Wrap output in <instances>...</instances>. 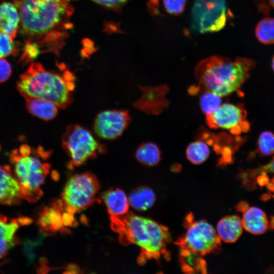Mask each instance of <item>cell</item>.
I'll use <instances>...</instances> for the list:
<instances>
[{
    "instance_id": "6da1fadb",
    "label": "cell",
    "mask_w": 274,
    "mask_h": 274,
    "mask_svg": "<svg viewBox=\"0 0 274 274\" xmlns=\"http://www.w3.org/2000/svg\"><path fill=\"white\" fill-rule=\"evenodd\" d=\"M111 220L112 227L119 234L122 243L132 244L140 247V264L162 257L169 258L167 247L171 237L165 226L131 213L120 217H111Z\"/></svg>"
},
{
    "instance_id": "7a4b0ae2",
    "label": "cell",
    "mask_w": 274,
    "mask_h": 274,
    "mask_svg": "<svg viewBox=\"0 0 274 274\" xmlns=\"http://www.w3.org/2000/svg\"><path fill=\"white\" fill-rule=\"evenodd\" d=\"M255 62L245 57L232 60L213 55L201 60L195 68V77L204 90L227 96L239 88L250 75Z\"/></svg>"
},
{
    "instance_id": "3957f363",
    "label": "cell",
    "mask_w": 274,
    "mask_h": 274,
    "mask_svg": "<svg viewBox=\"0 0 274 274\" xmlns=\"http://www.w3.org/2000/svg\"><path fill=\"white\" fill-rule=\"evenodd\" d=\"M75 87V78L71 72L60 74L49 71L39 62L31 63L17 83V89L24 98L44 99L61 109L72 102Z\"/></svg>"
},
{
    "instance_id": "277c9868",
    "label": "cell",
    "mask_w": 274,
    "mask_h": 274,
    "mask_svg": "<svg viewBox=\"0 0 274 274\" xmlns=\"http://www.w3.org/2000/svg\"><path fill=\"white\" fill-rule=\"evenodd\" d=\"M187 218L185 233L179 237L176 244L179 246L180 260L185 272H201L206 270L204 256L220 250L221 240L216 230L204 220Z\"/></svg>"
},
{
    "instance_id": "5b68a950",
    "label": "cell",
    "mask_w": 274,
    "mask_h": 274,
    "mask_svg": "<svg viewBox=\"0 0 274 274\" xmlns=\"http://www.w3.org/2000/svg\"><path fill=\"white\" fill-rule=\"evenodd\" d=\"M49 153L42 148L35 150L27 145H22L11 152L10 161L20 187L22 199L34 202L42 196L41 187L49 173L50 165L41 158H48Z\"/></svg>"
},
{
    "instance_id": "8992f818",
    "label": "cell",
    "mask_w": 274,
    "mask_h": 274,
    "mask_svg": "<svg viewBox=\"0 0 274 274\" xmlns=\"http://www.w3.org/2000/svg\"><path fill=\"white\" fill-rule=\"evenodd\" d=\"M17 3L23 31L31 37L48 33L69 12L67 0H20Z\"/></svg>"
},
{
    "instance_id": "52a82bcc",
    "label": "cell",
    "mask_w": 274,
    "mask_h": 274,
    "mask_svg": "<svg viewBox=\"0 0 274 274\" xmlns=\"http://www.w3.org/2000/svg\"><path fill=\"white\" fill-rule=\"evenodd\" d=\"M61 145L70 158V168L81 165L107 151L105 145L97 141L88 129L78 124L66 128L61 137Z\"/></svg>"
},
{
    "instance_id": "ba28073f",
    "label": "cell",
    "mask_w": 274,
    "mask_h": 274,
    "mask_svg": "<svg viewBox=\"0 0 274 274\" xmlns=\"http://www.w3.org/2000/svg\"><path fill=\"white\" fill-rule=\"evenodd\" d=\"M99 189L97 178L90 173L76 174L69 178L61 195L64 210L74 214L91 205Z\"/></svg>"
},
{
    "instance_id": "9c48e42d",
    "label": "cell",
    "mask_w": 274,
    "mask_h": 274,
    "mask_svg": "<svg viewBox=\"0 0 274 274\" xmlns=\"http://www.w3.org/2000/svg\"><path fill=\"white\" fill-rule=\"evenodd\" d=\"M226 0H195L191 10L192 27L200 33L221 30L227 21Z\"/></svg>"
},
{
    "instance_id": "30bf717a",
    "label": "cell",
    "mask_w": 274,
    "mask_h": 274,
    "mask_svg": "<svg viewBox=\"0 0 274 274\" xmlns=\"http://www.w3.org/2000/svg\"><path fill=\"white\" fill-rule=\"evenodd\" d=\"M131 120L128 111L110 110L99 113L95 119L93 129L103 139L113 140L120 136Z\"/></svg>"
},
{
    "instance_id": "8fae6325",
    "label": "cell",
    "mask_w": 274,
    "mask_h": 274,
    "mask_svg": "<svg viewBox=\"0 0 274 274\" xmlns=\"http://www.w3.org/2000/svg\"><path fill=\"white\" fill-rule=\"evenodd\" d=\"M244 109L230 103L221 104L214 113L206 115L207 125L212 128L231 130L239 126L245 118Z\"/></svg>"
},
{
    "instance_id": "7c38bea8",
    "label": "cell",
    "mask_w": 274,
    "mask_h": 274,
    "mask_svg": "<svg viewBox=\"0 0 274 274\" xmlns=\"http://www.w3.org/2000/svg\"><path fill=\"white\" fill-rule=\"evenodd\" d=\"M22 199L20 187L11 167L0 164V204H18Z\"/></svg>"
},
{
    "instance_id": "4fadbf2b",
    "label": "cell",
    "mask_w": 274,
    "mask_h": 274,
    "mask_svg": "<svg viewBox=\"0 0 274 274\" xmlns=\"http://www.w3.org/2000/svg\"><path fill=\"white\" fill-rule=\"evenodd\" d=\"M63 210L61 200L54 202L50 207L45 208L40 214L37 221L41 229L47 232L64 230Z\"/></svg>"
},
{
    "instance_id": "5bb4252c",
    "label": "cell",
    "mask_w": 274,
    "mask_h": 274,
    "mask_svg": "<svg viewBox=\"0 0 274 274\" xmlns=\"http://www.w3.org/2000/svg\"><path fill=\"white\" fill-rule=\"evenodd\" d=\"M19 225L18 219L9 221L0 214V259L4 257L9 250L19 242L15 233Z\"/></svg>"
},
{
    "instance_id": "9a60e30c",
    "label": "cell",
    "mask_w": 274,
    "mask_h": 274,
    "mask_svg": "<svg viewBox=\"0 0 274 274\" xmlns=\"http://www.w3.org/2000/svg\"><path fill=\"white\" fill-rule=\"evenodd\" d=\"M15 5L11 2L0 3V32L12 39L15 38L19 28L20 15Z\"/></svg>"
},
{
    "instance_id": "2e32d148",
    "label": "cell",
    "mask_w": 274,
    "mask_h": 274,
    "mask_svg": "<svg viewBox=\"0 0 274 274\" xmlns=\"http://www.w3.org/2000/svg\"><path fill=\"white\" fill-rule=\"evenodd\" d=\"M242 219L237 215L222 218L217 225L216 232L221 241L232 243L236 242L243 231Z\"/></svg>"
},
{
    "instance_id": "e0dca14e",
    "label": "cell",
    "mask_w": 274,
    "mask_h": 274,
    "mask_svg": "<svg viewBox=\"0 0 274 274\" xmlns=\"http://www.w3.org/2000/svg\"><path fill=\"white\" fill-rule=\"evenodd\" d=\"M242 222L244 229L254 234H261L267 229L268 222L265 212L253 207L243 213Z\"/></svg>"
},
{
    "instance_id": "ac0fdd59",
    "label": "cell",
    "mask_w": 274,
    "mask_h": 274,
    "mask_svg": "<svg viewBox=\"0 0 274 274\" xmlns=\"http://www.w3.org/2000/svg\"><path fill=\"white\" fill-rule=\"evenodd\" d=\"M102 199L111 217H120L127 213L129 200L122 190H109L102 195Z\"/></svg>"
},
{
    "instance_id": "d6986e66",
    "label": "cell",
    "mask_w": 274,
    "mask_h": 274,
    "mask_svg": "<svg viewBox=\"0 0 274 274\" xmlns=\"http://www.w3.org/2000/svg\"><path fill=\"white\" fill-rule=\"evenodd\" d=\"M25 99L29 113L42 120L48 121L53 119L58 113V107L49 100L37 97Z\"/></svg>"
},
{
    "instance_id": "ffe728a7",
    "label": "cell",
    "mask_w": 274,
    "mask_h": 274,
    "mask_svg": "<svg viewBox=\"0 0 274 274\" xmlns=\"http://www.w3.org/2000/svg\"><path fill=\"white\" fill-rule=\"evenodd\" d=\"M155 200L154 192L146 186H141L134 189L128 198L129 204L138 211H146L150 209Z\"/></svg>"
},
{
    "instance_id": "44dd1931",
    "label": "cell",
    "mask_w": 274,
    "mask_h": 274,
    "mask_svg": "<svg viewBox=\"0 0 274 274\" xmlns=\"http://www.w3.org/2000/svg\"><path fill=\"white\" fill-rule=\"evenodd\" d=\"M136 159L143 164L152 166L158 164L161 153L158 146L152 142L142 144L135 154Z\"/></svg>"
},
{
    "instance_id": "7402d4cb",
    "label": "cell",
    "mask_w": 274,
    "mask_h": 274,
    "mask_svg": "<svg viewBox=\"0 0 274 274\" xmlns=\"http://www.w3.org/2000/svg\"><path fill=\"white\" fill-rule=\"evenodd\" d=\"M209 147L204 142L197 140L191 143L186 148V154L188 160L194 164L204 162L209 157Z\"/></svg>"
},
{
    "instance_id": "603a6c76",
    "label": "cell",
    "mask_w": 274,
    "mask_h": 274,
    "mask_svg": "<svg viewBox=\"0 0 274 274\" xmlns=\"http://www.w3.org/2000/svg\"><path fill=\"white\" fill-rule=\"evenodd\" d=\"M255 33L261 43L274 44V18L265 17L260 20L256 26Z\"/></svg>"
},
{
    "instance_id": "cb8c5ba5",
    "label": "cell",
    "mask_w": 274,
    "mask_h": 274,
    "mask_svg": "<svg viewBox=\"0 0 274 274\" xmlns=\"http://www.w3.org/2000/svg\"><path fill=\"white\" fill-rule=\"evenodd\" d=\"M205 91L199 98V106L206 115L215 112L222 104L221 96L209 90Z\"/></svg>"
},
{
    "instance_id": "d4e9b609",
    "label": "cell",
    "mask_w": 274,
    "mask_h": 274,
    "mask_svg": "<svg viewBox=\"0 0 274 274\" xmlns=\"http://www.w3.org/2000/svg\"><path fill=\"white\" fill-rule=\"evenodd\" d=\"M260 153L265 156L274 153V134L270 131H264L259 136L258 142Z\"/></svg>"
},
{
    "instance_id": "484cf974",
    "label": "cell",
    "mask_w": 274,
    "mask_h": 274,
    "mask_svg": "<svg viewBox=\"0 0 274 274\" xmlns=\"http://www.w3.org/2000/svg\"><path fill=\"white\" fill-rule=\"evenodd\" d=\"M17 53L13 39L9 35L0 32V58L15 55Z\"/></svg>"
},
{
    "instance_id": "4316f807",
    "label": "cell",
    "mask_w": 274,
    "mask_h": 274,
    "mask_svg": "<svg viewBox=\"0 0 274 274\" xmlns=\"http://www.w3.org/2000/svg\"><path fill=\"white\" fill-rule=\"evenodd\" d=\"M40 53L37 44L28 41L25 44L20 61L26 64L36 59Z\"/></svg>"
},
{
    "instance_id": "83f0119b",
    "label": "cell",
    "mask_w": 274,
    "mask_h": 274,
    "mask_svg": "<svg viewBox=\"0 0 274 274\" xmlns=\"http://www.w3.org/2000/svg\"><path fill=\"white\" fill-rule=\"evenodd\" d=\"M163 3L168 13L179 15L184 11L186 0H163Z\"/></svg>"
},
{
    "instance_id": "f1b7e54d",
    "label": "cell",
    "mask_w": 274,
    "mask_h": 274,
    "mask_svg": "<svg viewBox=\"0 0 274 274\" xmlns=\"http://www.w3.org/2000/svg\"><path fill=\"white\" fill-rule=\"evenodd\" d=\"M12 73L11 66L8 61L0 58V83L7 80Z\"/></svg>"
},
{
    "instance_id": "f546056e",
    "label": "cell",
    "mask_w": 274,
    "mask_h": 274,
    "mask_svg": "<svg viewBox=\"0 0 274 274\" xmlns=\"http://www.w3.org/2000/svg\"><path fill=\"white\" fill-rule=\"evenodd\" d=\"M93 2L110 9H117L124 5L129 0H91Z\"/></svg>"
},
{
    "instance_id": "4dcf8cb0",
    "label": "cell",
    "mask_w": 274,
    "mask_h": 274,
    "mask_svg": "<svg viewBox=\"0 0 274 274\" xmlns=\"http://www.w3.org/2000/svg\"><path fill=\"white\" fill-rule=\"evenodd\" d=\"M261 173V174L257 177L256 181L258 184L262 187L269 182V178L265 172H262Z\"/></svg>"
},
{
    "instance_id": "1f68e13d",
    "label": "cell",
    "mask_w": 274,
    "mask_h": 274,
    "mask_svg": "<svg viewBox=\"0 0 274 274\" xmlns=\"http://www.w3.org/2000/svg\"><path fill=\"white\" fill-rule=\"evenodd\" d=\"M236 210L240 212L244 213L249 208V204L246 201H241L236 206Z\"/></svg>"
},
{
    "instance_id": "d6a6232c",
    "label": "cell",
    "mask_w": 274,
    "mask_h": 274,
    "mask_svg": "<svg viewBox=\"0 0 274 274\" xmlns=\"http://www.w3.org/2000/svg\"><path fill=\"white\" fill-rule=\"evenodd\" d=\"M18 220L20 224L22 225L28 224L31 221V220L29 218H28L27 217H21L18 218Z\"/></svg>"
},
{
    "instance_id": "836d02e7",
    "label": "cell",
    "mask_w": 274,
    "mask_h": 274,
    "mask_svg": "<svg viewBox=\"0 0 274 274\" xmlns=\"http://www.w3.org/2000/svg\"><path fill=\"white\" fill-rule=\"evenodd\" d=\"M271 197V194L269 192H267L263 194L260 197V200L262 201H266L270 199Z\"/></svg>"
},
{
    "instance_id": "e575fe53",
    "label": "cell",
    "mask_w": 274,
    "mask_h": 274,
    "mask_svg": "<svg viewBox=\"0 0 274 274\" xmlns=\"http://www.w3.org/2000/svg\"><path fill=\"white\" fill-rule=\"evenodd\" d=\"M268 227H269V229L274 230V216L270 217Z\"/></svg>"
},
{
    "instance_id": "d590c367",
    "label": "cell",
    "mask_w": 274,
    "mask_h": 274,
    "mask_svg": "<svg viewBox=\"0 0 274 274\" xmlns=\"http://www.w3.org/2000/svg\"><path fill=\"white\" fill-rule=\"evenodd\" d=\"M266 188L267 189L271 191V192H274V184L271 182H268L266 185Z\"/></svg>"
},
{
    "instance_id": "8d00e7d4",
    "label": "cell",
    "mask_w": 274,
    "mask_h": 274,
    "mask_svg": "<svg viewBox=\"0 0 274 274\" xmlns=\"http://www.w3.org/2000/svg\"><path fill=\"white\" fill-rule=\"evenodd\" d=\"M271 67L273 71L274 72V55L272 56L271 59Z\"/></svg>"
},
{
    "instance_id": "74e56055",
    "label": "cell",
    "mask_w": 274,
    "mask_h": 274,
    "mask_svg": "<svg viewBox=\"0 0 274 274\" xmlns=\"http://www.w3.org/2000/svg\"><path fill=\"white\" fill-rule=\"evenodd\" d=\"M270 6L274 9V0H269Z\"/></svg>"
},
{
    "instance_id": "f35d334b",
    "label": "cell",
    "mask_w": 274,
    "mask_h": 274,
    "mask_svg": "<svg viewBox=\"0 0 274 274\" xmlns=\"http://www.w3.org/2000/svg\"><path fill=\"white\" fill-rule=\"evenodd\" d=\"M271 182L274 184V177L271 179Z\"/></svg>"
},
{
    "instance_id": "ab89813d",
    "label": "cell",
    "mask_w": 274,
    "mask_h": 274,
    "mask_svg": "<svg viewBox=\"0 0 274 274\" xmlns=\"http://www.w3.org/2000/svg\"><path fill=\"white\" fill-rule=\"evenodd\" d=\"M272 197L274 198V194H273Z\"/></svg>"
}]
</instances>
